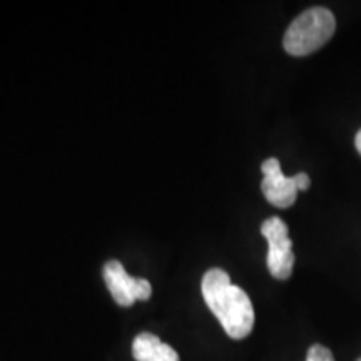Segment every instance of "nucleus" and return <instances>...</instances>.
I'll list each match as a JSON object with an SVG mask.
<instances>
[{"instance_id":"nucleus-10","label":"nucleus","mask_w":361,"mask_h":361,"mask_svg":"<svg viewBox=\"0 0 361 361\" xmlns=\"http://www.w3.org/2000/svg\"><path fill=\"white\" fill-rule=\"evenodd\" d=\"M356 361H361V358H360V360H356Z\"/></svg>"},{"instance_id":"nucleus-7","label":"nucleus","mask_w":361,"mask_h":361,"mask_svg":"<svg viewBox=\"0 0 361 361\" xmlns=\"http://www.w3.org/2000/svg\"><path fill=\"white\" fill-rule=\"evenodd\" d=\"M306 361H335V358H333V353L326 348V346L313 345L308 350Z\"/></svg>"},{"instance_id":"nucleus-3","label":"nucleus","mask_w":361,"mask_h":361,"mask_svg":"<svg viewBox=\"0 0 361 361\" xmlns=\"http://www.w3.org/2000/svg\"><path fill=\"white\" fill-rule=\"evenodd\" d=\"M261 233L268 241V269L271 276L276 279H288L293 273L295 266V252H293V243L288 234V226L281 218L266 219L261 224Z\"/></svg>"},{"instance_id":"nucleus-9","label":"nucleus","mask_w":361,"mask_h":361,"mask_svg":"<svg viewBox=\"0 0 361 361\" xmlns=\"http://www.w3.org/2000/svg\"><path fill=\"white\" fill-rule=\"evenodd\" d=\"M355 146H356V149H358V152L361 154V129L358 130V134H356V137H355Z\"/></svg>"},{"instance_id":"nucleus-8","label":"nucleus","mask_w":361,"mask_h":361,"mask_svg":"<svg viewBox=\"0 0 361 361\" xmlns=\"http://www.w3.org/2000/svg\"><path fill=\"white\" fill-rule=\"evenodd\" d=\"M296 180V186H298V191H306V189L310 188L311 180H310V176L306 173H298L296 176H293Z\"/></svg>"},{"instance_id":"nucleus-2","label":"nucleus","mask_w":361,"mask_h":361,"mask_svg":"<svg viewBox=\"0 0 361 361\" xmlns=\"http://www.w3.org/2000/svg\"><path fill=\"white\" fill-rule=\"evenodd\" d=\"M336 30V20L331 11L311 7L296 17L284 34V51L295 57L308 56L322 49Z\"/></svg>"},{"instance_id":"nucleus-4","label":"nucleus","mask_w":361,"mask_h":361,"mask_svg":"<svg viewBox=\"0 0 361 361\" xmlns=\"http://www.w3.org/2000/svg\"><path fill=\"white\" fill-rule=\"evenodd\" d=\"M104 279L112 298L119 306H133L134 301H146L152 295V286L147 279L133 278L126 273L119 261H109L104 266Z\"/></svg>"},{"instance_id":"nucleus-1","label":"nucleus","mask_w":361,"mask_h":361,"mask_svg":"<svg viewBox=\"0 0 361 361\" xmlns=\"http://www.w3.org/2000/svg\"><path fill=\"white\" fill-rule=\"evenodd\" d=\"M207 308L219 319L221 326L233 340H243L255 326V310L245 290L234 286L224 269L213 268L201 283Z\"/></svg>"},{"instance_id":"nucleus-6","label":"nucleus","mask_w":361,"mask_h":361,"mask_svg":"<svg viewBox=\"0 0 361 361\" xmlns=\"http://www.w3.org/2000/svg\"><path fill=\"white\" fill-rule=\"evenodd\" d=\"M133 356L135 361H179L174 348L162 343L152 333H141L133 343Z\"/></svg>"},{"instance_id":"nucleus-5","label":"nucleus","mask_w":361,"mask_h":361,"mask_svg":"<svg viewBox=\"0 0 361 361\" xmlns=\"http://www.w3.org/2000/svg\"><path fill=\"white\" fill-rule=\"evenodd\" d=\"M264 179L261 183L264 197L273 206L286 209L295 204L298 196V186L295 178H286L281 171V164L276 157H269L261 166Z\"/></svg>"}]
</instances>
